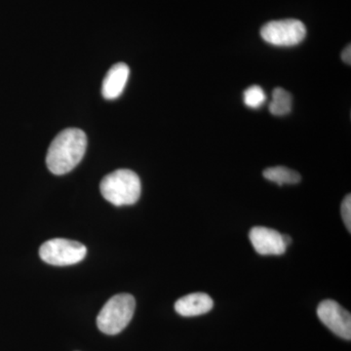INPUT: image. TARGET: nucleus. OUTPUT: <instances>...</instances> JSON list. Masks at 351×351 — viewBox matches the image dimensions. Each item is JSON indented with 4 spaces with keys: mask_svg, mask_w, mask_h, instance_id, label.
I'll return each mask as SVG.
<instances>
[{
    "mask_svg": "<svg viewBox=\"0 0 351 351\" xmlns=\"http://www.w3.org/2000/svg\"><path fill=\"white\" fill-rule=\"evenodd\" d=\"M86 147L87 137L80 129L69 128L60 132L48 149V169L58 176L71 172L82 160Z\"/></svg>",
    "mask_w": 351,
    "mask_h": 351,
    "instance_id": "f257e3e1",
    "label": "nucleus"
},
{
    "mask_svg": "<svg viewBox=\"0 0 351 351\" xmlns=\"http://www.w3.org/2000/svg\"><path fill=\"white\" fill-rule=\"evenodd\" d=\"M101 195L114 206L133 205L140 198L142 184L133 171L119 169L106 176L100 184Z\"/></svg>",
    "mask_w": 351,
    "mask_h": 351,
    "instance_id": "f03ea898",
    "label": "nucleus"
},
{
    "mask_svg": "<svg viewBox=\"0 0 351 351\" xmlns=\"http://www.w3.org/2000/svg\"><path fill=\"white\" fill-rule=\"evenodd\" d=\"M136 301L133 295L119 294L113 295L101 309L97 325L106 335L114 336L123 331L133 318Z\"/></svg>",
    "mask_w": 351,
    "mask_h": 351,
    "instance_id": "7ed1b4c3",
    "label": "nucleus"
},
{
    "mask_svg": "<svg viewBox=\"0 0 351 351\" xmlns=\"http://www.w3.org/2000/svg\"><path fill=\"white\" fill-rule=\"evenodd\" d=\"M87 254L84 245L73 240L55 239L41 245L39 256L48 265L64 267L82 262Z\"/></svg>",
    "mask_w": 351,
    "mask_h": 351,
    "instance_id": "20e7f679",
    "label": "nucleus"
},
{
    "mask_svg": "<svg viewBox=\"0 0 351 351\" xmlns=\"http://www.w3.org/2000/svg\"><path fill=\"white\" fill-rule=\"evenodd\" d=\"M306 36V25L295 19L271 21L261 29V36L265 43L280 47L298 45Z\"/></svg>",
    "mask_w": 351,
    "mask_h": 351,
    "instance_id": "39448f33",
    "label": "nucleus"
},
{
    "mask_svg": "<svg viewBox=\"0 0 351 351\" xmlns=\"http://www.w3.org/2000/svg\"><path fill=\"white\" fill-rule=\"evenodd\" d=\"M317 315L321 322L339 338L350 341L351 315L338 302L325 300L317 307Z\"/></svg>",
    "mask_w": 351,
    "mask_h": 351,
    "instance_id": "423d86ee",
    "label": "nucleus"
},
{
    "mask_svg": "<svg viewBox=\"0 0 351 351\" xmlns=\"http://www.w3.org/2000/svg\"><path fill=\"white\" fill-rule=\"evenodd\" d=\"M249 237L254 248L260 255H282L287 248L283 234L265 226H255L252 228Z\"/></svg>",
    "mask_w": 351,
    "mask_h": 351,
    "instance_id": "0eeeda50",
    "label": "nucleus"
},
{
    "mask_svg": "<svg viewBox=\"0 0 351 351\" xmlns=\"http://www.w3.org/2000/svg\"><path fill=\"white\" fill-rule=\"evenodd\" d=\"M130 69L124 63H117L108 69L101 85V94L107 100L119 98L128 82Z\"/></svg>",
    "mask_w": 351,
    "mask_h": 351,
    "instance_id": "6e6552de",
    "label": "nucleus"
},
{
    "mask_svg": "<svg viewBox=\"0 0 351 351\" xmlns=\"http://www.w3.org/2000/svg\"><path fill=\"white\" fill-rule=\"evenodd\" d=\"M214 306L213 300L204 293H193L184 295L175 304V311L184 317L202 315Z\"/></svg>",
    "mask_w": 351,
    "mask_h": 351,
    "instance_id": "1a4fd4ad",
    "label": "nucleus"
},
{
    "mask_svg": "<svg viewBox=\"0 0 351 351\" xmlns=\"http://www.w3.org/2000/svg\"><path fill=\"white\" fill-rule=\"evenodd\" d=\"M263 177L270 182H276L278 186L298 184L302 180L301 175L297 171L289 169L284 166L267 168L263 171Z\"/></svg>",
    "mask_w": 351,
    "mask_h": 351,
    "instance_id": "9d476101",
    "label": "nucleus"
},
{
    "mask_svg": "<svg viewBox=\"0 0 351 351\" xmlns=\"http://www.w3.org/2000/svg\"><path fill=\"white\" fill-rule=\"evenodd\" d=\"M292 95L283 88H276L272 92V100L269 104V112L276 117H283L292 110Z\"/></svg>",
    "mask_w": 351,
    "mask_h": 351,
    "instance_id": "9b49d317",
    "label": "nucleus"
},
{
    "mask_svg": "<svg viewBox=\"0 0 351 351\" xmlns=\"http://www.w3.org/2000/svg\"><path fill=\"white\" fill-rule=\"evenodd\" d=\"M243 100L247 107L258 108L262 107L265 101H267V95L262 87L258 85H253L245 90Z\"/></svg>",
    "mask_w": 351,
    "mask_h": 351,
    "instance_id": "f8f14e48",
    "label": "nucleus"
},
{
    "mask_svg": "<svg viewBox=\"0 0 351 351\" xmlns=\"http://www.w3.org/2000/svg\"><path fill=\"white\" fill-rule=\"evenodd\" d=\"M341 216L348 232H351V196L348 195L341 203Z\"/></svg>",
    "mask_w": 351,
    "mask_h": 351,
    "instance_id": "ddd939ff",
    "label": "nucleus"
},
{
    "mask_svg": "<svg viewBox=\"0 0 351 351\" xmlns=\"http://www.w3.org/2000/svg\"><path fill=\"white\" fill-rule=\"evenodd\" d=\"M341 59L345 62L346 64H351V47L350 44H348V46L343 49V53H341Z\"/></svg>",
    "mask_w": 351,
    "mask_h": 351,
    "instance_id": "4468645a",
    "label": "nucleus"
}]
</instances>
